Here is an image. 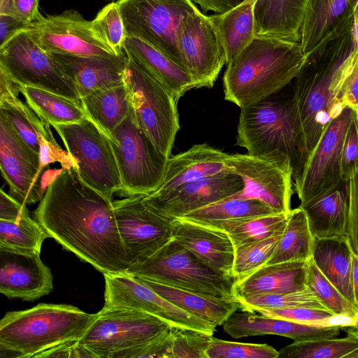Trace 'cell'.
<instances>
[{"label": "cell", "instance_id": "cell-56", "mask_svg": "<svg viewBox=\"0 0 358 358\" xmlns=\"http://www.w3.org/2000/svg\"><path fill=\"white\" fill-rule=\"evenodd\" d=\"M24 27L11 17H1L0 18V48L14 33Z\"/></svg>", "mask_w": 358, "mask_h": 358}, {"label": "cell", "instance_id": "cell-39", "mask_svg": "<svg viewBox=\"0 0 358 358\" xmlns=\"http://www.w3.org/2000/svg\"><path fill=\"white\" fill-rule=\"evenodd\" d=\"M346 328L344 338L294 341L278 351V358H357V326Z\"/></svg>", "mask_w": 358, "mask_h": 358}, {"label": "cell", "instance_id": "cell-27", "mask_svg": "<svg viewBox=\"0 0 358 358\" xmlns=\"http://www.w3.org/2000/svg\"><path fill=\"white\" fill-rule=\"evenodd\" d=\"M0 108L19 137L39 155L41 163L58 162L64 166L69 162V154L55 141L50 124L41 120L27 103L15 97Z\"/></svg>", "mask_w": 358, "mask_h": 358}, {"label": "cell", "instance_id": "cell-29", "mask_svg": "<svg viewBox=\"0 0 358 358\" xmlns=\"http://www.w3.org/2000/svg\"><path fill=\"white\" fill-rule=\"evenodd\" d=\"M308 0H254L256 36L300 42Z\"/></svg>", "mask_w": 358, "mask_h": 358}, {"label": "cell", "instance_id": "cell-8", "mask_svg": "<svg viewBox=\"0 0 358 358\" xmlns=\"http://www.w3.org/2000/svg\"><path fill=\"white\" fill-rule=\"evenodd\" d=\"M171 327L142 310L103 307L78 341L95 358H121L169 334Z\"/></svg>", "mask_w": 358, "mask_h": 358}, {"label": "cell", "instance_id": "cell-43", "mask_svg": "<svg viewBox=\"0 0 358 358\" xmlns=\"http://www.w3.org/2000/svg\"><path fill=\"white\" fill-rule=\"evenodd\" d=\"M306 285L334 315L358 319V307L348 301L322 275L311 258L308 262Z\"/></svg>", "mask_w": 358, "mask_h": 358}, {"label": "cell", "instance_id": "cell-18", "mask_svg": "<svg viewBox=\"0 0 358 358\" xmlns=\"http://www.w3.org/2000/svg\"><path fill=\"white\" fill-rule=\"evenodd\" d=\"M103 275V307L142 310L171 326L189 328L213 335L214 327L173 305L136 277L127 273Z\"/></svg>", "mask_w": 358, "mask_h": 358}, {"label": "cell", "instance_id": "cell-4", "mask_svg": "<svg viewBox=\"0 0 358 358\" xmlns=\"http://www.w3.org/2000/svg\"><path fill=\"white\" fill-rule=\"evenodd\" d=\"M236 145L253 155L280 151L289 159L293 182L297 180L309 154L293 92L288 98H273L271 95L241 108Z\"/></svg>", "mask_w": 358, "mask_h": 358}, {"label": "cell", "instance_id": "cell-47", "mask_svg": "<svg viewBox=\"0 0 358 358\" xmlns=\"http://www.w3.org/2000/svg\"><path fill=\"white\" fill-rule=\"evenodd\" d=\"M213 335L189 328L171 326V358H206Z\"/></svg>", "mask_w": 358, "mask_h": 358}, {"label": "cell", "instance_id": "cell-7", "mask_svg": "<svg viewBox=\"0 0 358 358\" xmlns=\"http://www.w3.org/2000/svg\"><path fill=\"white\" fill-rule=\"evenodd\" d=\"M126 273L208 296L234 298L231 278L213 269L173 238Z\"/></svg>", "mask_w": 358, "mask_h": 358}, {"label": "cell", "instance_id": "cell-52", "mask_svg": "<svg viewBox=\"0 0 358 358\" xmlns=\"http://www.w3.org/2000/svg\"><path fill=\"white\" fill-rule=\"evenodd\" d=\"M34 357L81 358L94 357V356L82 345L78 340H73L60 343L44 350L36 354Z\"/></svg>", "mask_w": 358, "mask_h": 358}, {"label": "cell", "instance_id": "cell-61", "mask_svg": "<svg viewBox=\"0 0 358 358\" xmlns=\"http://www.w3.org/2000/svg\"><path fill=\"white\" fill-rule=\"evenodd\" d=\"M3 1V0H0V7H1V4H2Z\"/></svg>", "mask_w": 358, "mask_h": 358}, {"label": "cell", "instance_id": "cell-48", "mask_svg": "<svg viewBox=\"0 0 358 358\" xmlns=\"http://www.w3.org/2000/svg\"><path fill=\"white\" fill-rule=\"evenodd\" d=\"M7 16L25 27L43 17L38 0H3L0 7V18Z\"/></svg>", "mask_w": 358, "mask_h": 358}, {"label": "cell", "instance_id": "cell-20", "mask_svg": "<svg viewBox=\"0 0 358 358\" xmlns=\"http://www.w3.org/2000/svg\"><path fill=\"white\" fill-rule=\"evenodd\" d=\"M241 178L233 171L203 177L159 196L145 195V201L160 215L173 220L240 192Z\"/></svg>", "mask_w": 358, "mask_h": 358}, {"label": "cell", "instance_id": "cell-16", "mask_svg": "<svg viewBox=\"0 0 358 358\" xmlns=\"http://www.w3.org/2000/svg\"><path fill=\"white\" fill-rule=\"evenodd\" d=\"M177 41L182 66L195 88L212 87L226 64V55L218 31L209 16L199 10L186 17Z\"/></svg>", "mask_w": 358, "mask_h": 358}, {"label": "cell", "instance_id": "cell-51", "mask_svg": "<svg viewBox=\"0 0 358 358\" xmlns=\"http://www.w3.org/2000/svg\"><path fill=\"white\" fill-rule=\"evenodd\" d=\"M170 332L164 337L141 347L124 352L121 358H171Z\"/></svg>", "mask_w": 358, "mask_h": 358}, {"label": "cell", "instance_id": "cell-60", "mask_svg": "<svg viewBox=\"0 0 358 358\" xmlns=\"http://www.w3.org/2000/svg\"><path fill=\"white\" fill-rule=\"evenodd\" d=\"M15 97V96L7 92L6 90H4L3 88L0 87V105H1L3 103L9 101Z\"/></svg>", "mask_w": 358, "mask_h": 358}, {"label": "cell", "instance_id": "cell-34", "mask_svg": "<svg viewBox=\"0 0 358 358\" xmlns=\"http://www.w3.org/2000/svg\"><path fill=\"white\" fill-rule=\"evenodd\" d=\"M85 115L108 138L131 113L124 82L93 91L80 98Z\"/></svg>", "mask_w": 358, "mask_h": 358}, {"label": "cell", "instance_id": "cell-10", "mask_svg": "<svg viewBox=\"0 0 358 358\" xmlns=\"http://www.w3.org/2000/svg\"><path fill=\"white\" fill-rule=\"evenodd\" d=\"M60 136L80 179L107 199L120 189L116 160L108 136L90 119L52 125Z\"/></svg>", "mask_w": 358, "mask_h": 358}, {"label": "cell", "instance_id": "cell-36", "mask_svg": "<svg viewBox=\"0 0 358 358\" xmlns=\"http://www.w3.org/2000/svg\"><path fill=\"white\" fill-rule=\"evenodd\" d=\"M19 90L28 106L51 126L76 123L87 117L80 101L28 85H20Z\"/></svg>", "mask_w": 358, "mask_h": 358}, {"label": "cell", "instance_id": "cell-44", "mask_svg": "<svg viewBox=\"0 0 358 358\" xmlns=\"http://www.w3.org/2000/svg\"><path fill=\"white\" fill-rule=\"evenodd\" d=\"M282 232L234 248L231 271L234 281L243 278L265 265L276 248Z\"/></svg>", "mask_w": 358, "mask_h": 358}, {"label": "cell", "instance_id": "cell-45", "mask_svg": "<svg viewBox=\"0 0 358 358\" xmlns=\"http://www.w3.org/2000/svg\"><path fill=\"white\" fill-rule=\"evenodd\" d=\"M91 22L94 31L103 43L116 53L122 51L126 34L116 2L101 8Z\"/></svg>", "mask_w": 358, "mask_h": 358}, {"label": "cell", "instance_id": "cell-42", "mask_svg": "<svg viewBox=\"0 0 358 358\" xmlns=\"http://www.w3.org/2000/svg\"><path fill=\"white\" fill-rule=\"evenodd\" d=\"M236 300L239 303L242 311L250 313L263 309L292 308L327 310L317 296L307 287L299 291L262 294Z\"/></svg>", "mask_w": 358, "mask_h": 358}, {"label": "cell", "instance_id": "cell-19", "mask_svg": "<svg viewBox=\"0 0 358 358\" xmlns=\"http://www.w3.org/2000/svg\"><path fill=\"white\" fill-rule=\"evenodd\" d=\"M39 155L19 137L0 108V171L10 192L23 204L40 201L46 187L39 178Z\"/></svg>", "mask_w": 358, "mask_h": 358}, {"label": "cell", "instance_id": "cell-3", "mask_svg": "<svg viewBox=\"0 0 358 358\" xmlns=\"http://www.w3.org/2000/svg\"><path fill=\"white\" fill-rule=\"evenodd\" d=\"M306 59L298 42L255 36L227 64L224 99L240 108L258 103L289 85Z\"/></svg>", "mask_w": 358, "mask_h": 358}, {"label": "cell", "instance_id": "cell-38", "mask_svg": "<svg viewBox=\"0 0 358 358\" xmlns=\"http://www.w3.org/2000/svg\"><path fill=\"white\" fill-rule=\"evenodd\" d=\"M314 242L304 210L292 209L284 231L266 264L291 261H309Z\"/></svg>", "mask_w": 358, "mask_h": 358}, {"label": "cell", "instance_id": "cell-46", "mask_svg": "<svg viewBox=\"0 0 358 358\" xmlns=\"http://www.w3.org/2000/svg\"><path fill=\"white\" fill-rule=\"evenodd\" d=\"M206 358H278V351L267 344L224 341L213 336Z\"/></svg>", "mask_w": 358, "mask_h": 358}, {"label": "cell", "instance_id": "cell-54", "mask_svg": "<svg viewBox=\"0 0 358 358\" xmlns=\"http://www.w3.org/2000/svg\"><path fill=\"white\" fill-rule=\"evenodd\" d=\"M343 108L358 113V65L355 66L345 79L339 94Z\"/></svg>", "mask_w": 358, "mask_h": 358}, {"label": "cell", "instance_id": "cell-59", "mask_svg": "<svg viewBox=\"0 0 358 358\" xmlns=\"http://www.w3.org/2000/svg\"><path fill=\"white\" fill-rule=\"evenodd\" d=\"M0 358H24V355L0 343Z\"/></svg>", "mask_w": 358, "mask_h": 358}, {"label": "cell", "instance_id": "cell-28", "mask_svg": "<svg viewBox=\"0 0 358 358\" xmlns=\"http://www.w3.org/2000/svg\"><path fill=\"white\" fill-rule=\"evenodd\" d=\"M308 262L299 260L264 265L234 281L232 294L235 299H241L303 289L306 288Z\"/></svg>", "mask_w": 358, "mask_h": 358}, {"label": "cell", "instance_id": "cell-49", "mask_svg": "<svg viewBox=\"0 0 358 358\" xmlns=\"http://www.w3.org/2000/svg\"><path fill=\"white\" fill-rule=\"evenodd\" d=\"M345 180L348 190L347 238L352 252L358 255V171Z\"/></svg>", "mask_w": 358, "mask_h": 358}, {"label": "cell", "instance_id": "cell-57", "mask_svg": "<svg viewBox=\"0 0 358 358\" xmlns=\"http://www.w3.org/2000/svg\"><path fill=\"white\" fill-rule=\"evenodd\" d=\"M0 87L13 96H18L19 85L13 80L0 63Z\"/></svg>", "mask_w": 358, "mask_h": 358}, {"label": "cell", "instance_id": "cell-55", "mask_svg": "<svg viewBox=\"0 0 358 358\" xmlns=\"http://www.w3.org/2000/svg\"><path fill=\"white\" fill-rule=\"evenodd\" d=\"M198 3L201 9L206 11H213L221 13L228 11L238 6L245 0H191Z\"/></svg>", "mask_w": 358, "mask_h": 358}, {"label": "cell", "instance_id": "cell-21", "mask_svg": "<svg viewBox=\"0 0 358 358\" xmlns=\"http://www.w3.org/2000/svg\"><path fill=\"white\" fill-rule=\"evenodd\" d=\"M51 271L40 255L0 247V293L10 299L34 301L53 289Z\"/></svg>", "mask_w": 358, "mask_h": 358}, {"label": "cell", "instance_id": "cell-50", "mask_svg": "<svg viewBox=\"0 0 358 358\" xmlns=\"http://www.w3.org/2000/svg\"><path fill=\"white\" fill-rule=\"evenodd\" d=\"M358 117L355 116L347 131L341 156V171L344 180L358 171Z\"/></svg>", "mask_w": 358, "mask_h": 358}, {"label": "cell", "instance_id": "cell-23", "mask_svg": "<svg viewBox=\"0 0 358 358\" xmlns=\"http://www.w3.org/2000/svg\"><path fill=\"white\" fill-rule=\"evenodd\" d=\"M171 229L173 239L213 269L232 278L234 246L225 231L182 217L171 220Z\"/></svg>", "mask_w": 358, "mask_h": 358}, {"label": "cell", "instance_id": "cell-41", "mask_svg": "<svg viewBox=\"0 0 358 358\" xmlns=\"http://www.w3.org/2000/svg\"><path fill=\"white\" fill-rule=\"evenodd\" d=\"M49 238L30 215L20 222L0 220V247L27 254L40 255L43 241Z\"/></svg>", "mask_w": 358, "mask_h": 358}, {"label": "cell", "instance_id": "cell-12", "mask_svg": "<svg viewBox=\"0 0 358 358\" xmlns=\"http://www.w3.org/2000/svg\"><path fill=\"white\" fill-rule=\"evenodd\" d=\"M228 163L243 187L224 199H257L275 213L289 215L294 185L287 155L278 150L261 155L236 153L230 155Z\"/></svg>", "mask_w": 358, "mask_h": 358}, {"label": "cell", "instance_id": "cell-25", "mask_svg": "<svg viewBox=\"0 0 358 358\" xmlns=\"http://www.w3.org/2000/svg\"><path fill=\"white\" fill-rule=\"evenodd\" d=\"M230 154L207 143L196 144L168 159L164 179L149 195L159 196L185 183L223 172L233 171L228 163Z\"/></svg>", "mask_w": 358, "mask_h": 358}, {"label": "cell", "instance_id": "cell-22", "mask_svg": "<svg viewBox=\"0 0 358 358\" xmlns=\"http://www.w3.org/2000/svg\"><path fill=\"white\" fill-rule=\"evenodd\" d=\"M358 0H308L301 30L305 55L322 48L357 22Z\"/></svg>", "mask_w": 358, "mask_h": 358}, {"label": "cell", "instance_id": "cell-9", "mask_svg": "<svg viewBox=\"0 0 358 358\" xmlns=\"http://www.w3.org/2000/svg\"><path fill=\"white\" fill-rule=\"evenodd\" d=\"M116 3L126 37L144 41L183 68L177 39L184 20L199 10L191 0H117Z\"/></svg>", "mask_w": 358, "mask_h": 358}, {"label": "cell", "instance_id": "cell-24", "mask_svg": "<svg viewBox=\"0 0 358 358\" xmlns=\"http://www.w3.org/2000/svg\"><path fill=\"white\" fill-rule=\"evenodd\" d=\"M49 53L73 81L80 98L96 90L124 82L128 56L123 50L108 56Z\"/></svg>", "mask_w": 358, "mask_h": 358}, {"label": "cell", "instance_id": "cell-1", "mask_svg": "<svg viewBox=\"0 0 358 358\" xmlns=\"http://www.w3.org/2000/svg\"><path fill=\"white\" fill-rule=\"evenodd\" d=\"M34 219L49 238L103 275L128 270L112 200L85 183L74 167L52 178Z\"/></svg>", "mask_w": 358, "mask_h": 358}, {"label": "cell", "instance_id": "cell-6", "mask_svg": "<svg viewBox=\"0 0 358 358\" xmlns=\"http://www.w3.org/2000/svg\"><path fill=\"white\" fill-rule=\"evenodd\" d=\"M124 82L133 120L155 148L169 158L180 129L178 101L162 83L129 56Z\"/></svg>", "mask_w": 358, "mask_h": 358}, {"label": "cell", "instance_id": "cell-2", "mask_svg": "<svg viewBox=\"0 0 358 358\" xmlns=\"http://www.w3.org/2000/svg\"><path fill=\"white\" fill-rule=\"evenodd\" d=\"M306 57L292 81V92L310 155L329 123L345 108L339 94L345 79L358 65L357 22Z\"/></svg>", "mask_w": 358, "mask_h": 358}, {"label": "cell", "instance_id": "cell-40", "mask_svg": "<svg viewBox=\"0 0 358 358\" xmlns=\"http://www.w3.org/2000/svg\"><path fill=\"white\" fill-rule=\"evenodd\" d=\"M288 216L284 213H274L228 222L221 224L217 229L225 231L236 248L282 233Z\"/></svg>", "mask_w": 358, "mask_h": 358}, {"label": "cell", "instance_id": "cell-13", "mask_svg": "<svg viewBox=\"0 0 358 358\" xmlns=\"http://www.w3.org/2000/svg\"><path fill=\"white\" fill-rule=\"evenodd\" d=\"M0 63L19 86L38 87L80 101L73 81L24 27L14 33L1 47Z\"/></svg>", "mask_w": 358, "mask_h": 358}, {"label": "cell", "instance_id": "cell-26", "mask_svg": "<svg viewBox=\"0 0 358 358\" xmlns=\"http://www.w3.org/2000/svg\"><path fill=\"white\" fill-rule=\"evenodd\" d=\"M224 331L234 338L273 334L294 342L337 338L339 327H320L243 311L233 313L222 324Z\"/></svg>", "mask_w": 358, "mask_h": 358}, {"label": "cell", "instance_id": "cell-35", "mask_svg": "<svg viewBox=\"0 0 358 358\" xmlns=\"http://www.w3.org/2000/svg\"><path fill=\"white\" fill-rule=\"evenodd\" d=\"M254 0H245L224 13L209 15L220 34L229 64L252 41L255 35Z\"/></svg>", "mask_w": 358, "mask_h": 358}, {"label": "cell", "instance_id": "cell-17", "mask_svg": "<svg viewBox=\"0 0 358 358\" xmlns=\"http://www.w3.org/2000/svg\"><path fill=\"white\" fill-rule=\"evenodd\" d=\"M24 29L38 45L48 52L78 56L118 54L99 38L91 21L74 10L43 16Z\"/></svg>", "mask_w": 358, "mask_h": 358}, {"label": "cell", "instance_id": "cell-11", "mask_svg": "<svg viewBox=\"0 0 358 358\" xmlns=\"http://www.w3.org/2000/svg\"><path fill=\"white\" fill-rule=\"evenodd\" d=\"M116 160L122 196L149 195L161 185L168 157L138 127L131 113L108 138Z\"/></svg>", "mask_w": 358, "mask_h": 358}, {"label": "cell", "instance_id": "cell-58", "mask_svg": "<svg viewBox=\"0 0 358 358\" xmlns=\"http://www.w3.org/2000/svg\"><path fill=\"white\" fill-rule=\"evenodd\" d=\"M358 255L353 253L352 257L351 282L354 296L358 301Z\"/></svg>", "mask_w": 358, "mask_h": 358}, {"label": "cell", "instance_id": "cell-53", "mask_svg": "<svg viewBox=\"0 0 358 358\" xmlns=\"http://www.w3.org/2000/svg\"><path fill=\"white\" fill-rule=\"evenodd\" d=\"M25 204L22 203L0 188V220L20 222L29 216Z\"/></svg>", "mask_w": 358, "mask_h": 358}, {"label": "cell", "instance_id": "cell-14", "mask_svg": "<svg viewBox=\"0 0 358 358\" xmlns=\"http://www.w3.org/2000/svg\"><path fill=\"white\" fill-rule=\"evenodd\" d=\"M358 113L345 108L334 117L310 152L294 187L304 205L334 189L345 180L342 176L341 156L348 127Z\"/></svg>", "mask_w": 358, "mask_h": 358}, {"label": "cell", "instance_id": "cell-37", "mask_svg": "<svg viewBox=\"0 0 358 358\" xmlns=\"http://www.w3.org/2000/svg\"><path fill=\"white\" fill-rule=\"evenodd\" d=\"M277 213L253 199H227L193 210L182 218L218 229L223 223Z\"/></svg>", "mask_w": 358, "mask_h": 358}, {"label": "cell", "instance_id": "cell-32", "mask_svg": "<svg viewBox=\"0 0 358 358\" xmlns=\"http://www.w3.org/2000/svg\"><path fill=\"white\" fill-rule=\"evenodd\" d=\"M122 50L162 83L177 101L185 92L195 88L185 69L144 41L136 38L125 37Z\"/></svg>", "mask_w": 358, "mask_h": 358}, {"label": "cell", "instance_id": "cell-15", "mask_svg": "<svg viewBox=\"0 0 358 358\" xmlns=\"http://www.w3.org/2000/svg\"><path fill=\"white\" fill-rule=\"evenodd\" d=\"M144 196L132 195L113 201L129 266L145 260L173 238L171 220L152 208Z\"/></svg>", "mask_w": 358, "mask_h": 358}, {"label": "cell", "instance_id": "cell-5", "mask_svg": "<svg viewBox=\"0 0 358 358\" xmlns=\"http://www.w3.org/2000/svg\"><path fill=\"white\" fill-rule=\"evenodd\" d=\"M97 316L67 304L39 303L10 311L0 320V343L24 358L60 343L79 340Z\"/></svg>", "mask_w": 358, "mask_h": 358}, {"label": "cell", "instance_id": "cell-31", "mask_svg": "<svg viewBox=\"0 0 358 358\" xmlns=\"http://www.w3.org/2000/svg\"><path fill=\"white\" fill-rule=\"evenodd\" d=\"M299 206L306 215L314 237L348 238V190L345 180L334 189Z\"/></svg>", "mask_w": 358, "mask_h": 358}, {"label": "cell", "instance_id": "cell-30", "mask_svg": "<svg viewBox=\"0 0 358 358\" xmlns=\"http://www.w3.org/2000/svg\"><path fill=\"white\" fill-rule=\"evenodd\" d=\"M163 298L215 328L241 308L235 298H218L136 278Z\"/></svg>", "mask_w": 358, "mask_h": 358}, {"label": "cell", "instance_id": "cell-33", "mask_svg": "<svg viewBox=\"0 0 358 358\" xmlns=\"http://www.w3.org/2000/svg\"><path fill=\"white\" fill-rule=\"evenodd\" d=\"M353 253L348 238L314 237L311 259L315 265L348 301L358 307L351 282Z\"/></svg>", "mask_w": 358, "mask_h": 358}]
</instances>
